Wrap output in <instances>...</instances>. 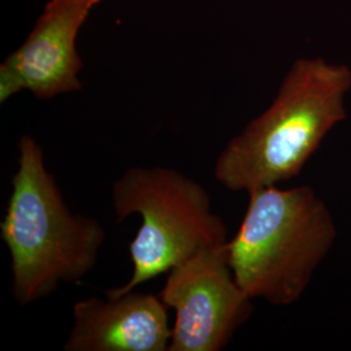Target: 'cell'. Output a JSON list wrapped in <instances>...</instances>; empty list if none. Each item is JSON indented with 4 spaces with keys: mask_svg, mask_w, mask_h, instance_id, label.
<instances>
[{
    "mask_svg": "<svg viewBox=\"0 0 351 351\" xmlns=\"http://www.w3.org/2000/svg\"><path fill=\"white\" fill-rule=\"evenodd\" d=\"M101 0H50L24 45L5 62L11 64L39 99L82 88V60L75 38L91 10Z\"/></svg>",
    "mask_w": 351,
    "mask_h": 351,
    "instance_id": "7",
    "label": "cell"
},
{
    "mask_svg": "<svg viewBox=\"0 0 351 351\" xmlns=\"http://www.w3.org/2000/svg\"><path fill=\"white\" fill-rule=\"evenodd\" d=\"M172 339L168 307L159 294L130 290L106 300L75 302L65 351H167Z\"/></svg>",
    "mask_w": 351,
    "mask_h": 351,
    "instance_id": "6",
    "label": "cell"
},
{
    "mask_svg": "<svg viewBox=\"0 0 351 351\" xmlns=\"http://www.w3.org/2000/svg\"><path fill=\"white\" fill-rule=\"evenodd\" d=\"M17 150L0 237L11 255L13 298L27 306L88 275L107 234L99 220L71 211L36 139L23 136Z\"/></svg>",
    "mask_w": 351,
    "mask_h": 351,
    "instance_id": "1",
    "label": "cell"
},
{
    "mask_svg": "<svg viewBox=\"0 0 351 351\" xmlns=\"http://www.w3.org/2000/svg\"><path fill=\"white\" fill-rule=\"evenodd\" d=\"M159 297L175 311L168 351L221 350L252 313V300L233 275L226 245L173 267Z\"/></svg>",
    "mask_w": 351,
    "mask_h": 351,
    "instance_id": "5",
    "label": "cell"
},
{
    "mask_svg": "<svg viewBox=\"0 0 351 351\" xmlns=\"http://www.w3.org/2000/svg\"><path fill=\"white\" fill-rule=\"evenodd\" d=\"M25 88L23 77L11 64L4 60L0 65V103H5Z\"/></svg>",
    "mask_w": 351,
    "mask_h": 351,
    "instance_id": "8",
    "label": "cell"
},
{
    "mask_svg": "<svg viewBox=\"0 0 351 351\" xmlns=\"http://www.w3.org/2000/svg\"><path fill=\"white\" fill-rule=\"evenodd\" d=\"M116 221L141 216L129 243L133 272L123 287L106 294L119 295L168 274L204 249L226 245V226L213 213L206 189L194 178L165 167H133L112 186Z\"/></svg>",
    "mask_w": 351,
    "mask_h": 351,
    "instance_id": "4",
    "label": "cell"
},
{
    "mask_svg": "<svg viewBox=\"0 0 351 351\" xmlns=\"http://www.w3.org/2000/svg\"><path fill=\"white\" fill-rule=\"evenodd\" d=\"M336 236L332 213L310 186L258 189L226 243L229 264L251 300L289 306L301 298Z\"/></svg>",
    "mask_w": 351,
    "mask_h": 351,
    "instance_id": "3",
    "label": "cell"
},
{
    "mask_svg": "<svg viewBox=\"0 0 351 351\" xmlns=\"http://www.w3.org/2000/svg\"><path fill=\"white\" fill-rule=\"evenodd\" d=\"M350 88L346 65L298 60L272 104L220 152L213 167L216 181L229 191L249 194L300 175L326 134L346 119Z\"/></svg>",
    "mask_w": 351,
    "mask_h": 351,
    "instance_id": "2",
    "label": "cell"
}]
</instances>
